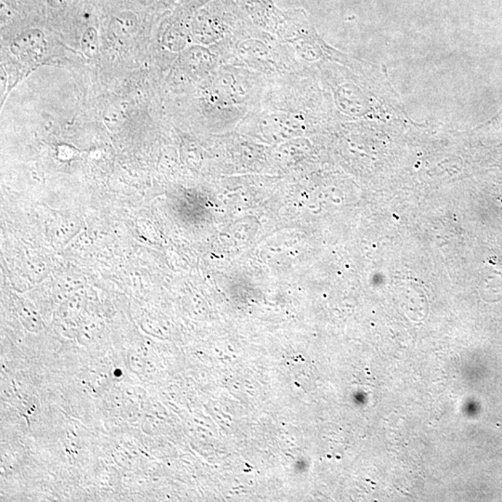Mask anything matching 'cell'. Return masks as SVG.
I'll list each match as a JSON object with an SVG mask.
<instances>
[{
	"label": "cell",
	"mask_w": 502,
	"mask_h": 502,
	"mask_svg": "<svg viewBox=\"0 0 502 502\" xmlns=\"http://www.w3.org/2000/svg\"><path fill=\"white\" fill-rule=\"evenodd\" d=\"M111 26L116 36H129L136 28V17L132 14H122L114 19Z\"/></svg>",
	"instance_id": "1"
},
{
	"label": "cell",
	"mask_w": 502,
	"mask_h": 502,
	"mask_svg": "<svg viewBox=\"0 0 502 502\" xmlns=\"http://www.w3.org/2000/svg\"><path fill=\"white\" fill-rule=\"evenodd\" d=\"M82 47H83L84 52L89 55V57L94 55L97 50V34L94 29H89L85 33Z\"/></svg>",
	"instance_id": "2"
},
{
	"label": "cell",
	"mask_w": 502,
	"mask_h": 502,
	"mask_svg": "<svg viewBox=\"0 0 502 502\" xmlns=\"http://www.w3.org/2000/svg\"><path fill=\"white\" fill-rule=\"evenodd\" d=\"M47 1L53 8H59L65 4V0H47Z\"/></svg>",
	"instance_id": "3"
}]
</instances>
